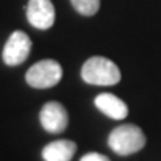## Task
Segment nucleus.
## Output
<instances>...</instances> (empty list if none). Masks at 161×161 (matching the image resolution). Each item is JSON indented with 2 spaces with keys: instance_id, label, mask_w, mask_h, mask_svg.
<instances>
[{
  "instance_id": "1",
  "label": "nucleus",
  "mask_w": 161,
  "mask_h": 161,
  "mask_svg": "<svg viewBox=\"0 0 161 161\" xmlns=\"http://www.w3.org/2000/svg\"><path fill=\"white\" fill-rule=\"evenodd\" d=\"M80 77L84 82L92 86H114L120 80L122 74L119 66L110 59L104 56H92L84 63Z\"/></svg>"
},
{
  "instance_id": "2",
  "label": "nucleus",
  "mask_w": 161,
  "mask_h": 161,
  "mask_svg": "<svg viewBox=\"0 0 161 161\" xmlns=\"http://www.w3.org/2000/svg\"><path fill=\"white\" fill-rule=\"evenodd\" d=\"M146 143V136L143 130L131 123H123L112 130L108 136V146L120 156H128L140 151Z\"/></svg>"
},
{
  "instance_id": "3",
  "label": "nucleus",
  "mask_w": 161,
  "mask_h": 161,
  "mask_svg": "<svg viewBox=\"0 0 161 161\" xmlns=\"http://www.w3.org/2000/svg\"><path fill=\"white\" fill-rule=\"evenodd\" d=\"M63 77L61 64L54 59H43L40 63L33 64L26 71V82L36 89H48L54 87Z\"/></svg>"
},
{
  "instance_id": "4",
  "label": "nucleus",
  "mask_w": 161,
  "mask_h": 161,
  "mask_svg": "<svg viewBox=\"0 0 161 161\" xmlns=\"http://www.w3.org/2000/svg\"><path fill=\"white\" fill-rule=\"evenodd\" d=\"M31 51V40L23 31H13L3 48V63L7 66H18L26 61Z\"/></svg>"
},
{
  "instance_id": "5",
  "label": "nucleus",
  "mask_w": 161,
  "mask_h": 161,
  "mask_svg": "<svg viewBox=\"0 0 161 161\" xmlns=\"http://www.w3.org/2000/svg\"><path fill=\"white\" fill-rule=\"evenodd\" d=\"M40 122L49 133H63L69 122L68 110L59 102H48L40 112Z\"/></svg>"
},
{
  "instance_id": "6",
  "label": "nucleus",
  "mask_w": 161,
  "mask_h": 161,
  "mask_svg": "<svg viewBox=\"0 0 161 161\" xmlns=\"http://www.w3.org/2000/svg\"><path fill=\"white\" fill-rule=\"evenodd\" d=\"M26 18L38 30H48L54 23V7L51 0H30L26 7Z\"/></svg>"
},
{
  "instance_id": "7",
  "label": "nucleus",
  "mask_w": 161,
  "mask_h": 161,
  "mask_svg": "<svg viewBox=\"0 0 161 161\" xmlns=\"http://www.w3.org/2000/svg\"><path fill=\"white\" fill-rule=\"evenodd\" d=\"M94 104L102 114H105L114 120H123L128 115L127 104L114 94H99L94 100Z\"/></svg>"
},
{
  "instance_id": "8",
  "label": "nucleus",
  "mask_w": 161,
  "mask_h": 161,
  "mask_svg": "<svg viewBox=\"0 0 161 161\" xmlns=\"http://www.w3.org/2000/svg\"><path fill=\"white\" fill-rule=\"evenodd\" d=\"M77 146L71 140H56L46 145L41 151L45 161H71Z\"/></svg>"
},
{
  "instance_id": "9",
  "label": "nucleus",
  "mask_w": 161,
  "mask_h": 161,
  "mask_svg": "<svg viewBox=\"0 0 161 161\" xmlns=\"http://www.w3.org/2000/svg\"><path fill=\"white\" fill-rule=\"evenodd\" d=\"M72 7L84 17H92L96 15L99 7H100V0H71Z\"/></svg>"
},
{
  "instance_id": "10",
  "label": "nucleus",
  "mask_w": 161,
  "mask_h": 161,
  "mask_svg": "<svg viewBox=\"0 0 161 161\" xmlns=\"http://www.w3.org/2000/svg\"><path fill=\"white\" fill-rule=\"evenodd\" d=\"M80 161H110L105 155H100V153H87L80 158Z\"/></svg>"
}]
</instances>
